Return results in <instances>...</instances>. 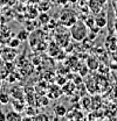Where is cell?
<instances>
[{
    "instance_id": "6da1fadb",
    "label": "cell",
    "mask_w": 117,
    "mask_h": 121,
    "mask_svg": "<svg viewBox=\"0 0 117 121\" xmlns=\"http://www.w3.org/2000/svg\"><path fill=\"white\" fill-rule=\"evenodd\" d=\"M87 26L86 23H82V22H78L76 21L73 26L70 27V36L74 41L76 42H82L86 40L88 35V30H87Z\"/></svg>"
},
{
    "instance_id": "7a4b0ae2",
    "label": "cell",
    "mask_w": 117,
    "mask_h": 121,
    "mask_svg": "<svg viewBox=\"0 0 117 121\" xmlns=\"http://www.w3.org/2000/svg\"><path fill=\"white\" fill-rule=\"evenodd\" d=\"M1 56H2V58L5 60L12 62V60L15 58V56H16V51H15L14 49H12V47H10V48L4 49V50L1 51Z\"/></svg>"
},
{
    "instance_id": "3957f363",
    "label": "cell",
    "mask_w": 117,
    "mask_h": 121,
    "mask_svg": "<svg viewBox=\"0 0 117 121\" xmlns=\"http://www.w3.org/2000/svg\"><path fill=\"white\" fill-rule=\"evenodd\" d=\"M24 117L20 114V112L18 111H11L6 114V120L7 121H16V120H22Z\"/></svg>"
},
{
    "instance_id": "277c9868",
    "label": "cell",
    "mask_w": 117,
    "mask_h": 121,
    "mask_svg": "<svg viewBox=\"0 0 117 121\" xmlns=\"http://www.w3.org/2000/svg\"><path fill=\"white\" fill-rule=\"evenodd\" d=\"M95 25L98 27V28H104L105 25H107V17L104 14H98L95 17Z\"/></svg>"
},
{
    "instance_id": "5b68a950",
    "label": "cell",
    "mask_w": 117,
    "mask_h": 121,
    "mask_svg": "<svg viewBox=\"0 0 117 121\" xmlns=\"http://www.w3.org/2000/svg\"><path fill=\"white\" fill-rule=\"evenodd\" d=\"M61 16H62V17L73 19V20L76 21V16H75V14H74V12H64ZM61 21H62V23H63V25H66L67 27H72V22H70V21H69V22H67V21H64V19H61Z\"/></svg>"
},
{
    "instance_id": "8992f818",
    "label": "cell",
    "mask_w": 117,
    "mask_h": 121,
    "mask_svg": "<svg viewBox=\"0 0 117 121\" xmlns=\"http://www.w3.org/2000/svg\"><path fill=\"white\" fill-rule=\"evenodd\" d=\"M54 113L58 117H64V115H67L68 112H67V108L63 105H56L54 107Z\"/></svg>"
},
{
    "instance_id": "52a82bcc",
    "label": "cell",
    "mask_w": 117,
    "mask_h": 121,
    "mask_svg": "<svg viewBox=\"0 0 117 121\" xmlns=\"http://www.w3.org/2000/svg\"><path fill=\"white\" fill-rule=\"evenodd\" d=\"M28 36H29V34H28V31L26 29H24V30H20L18 34H16V37L21 41V42H24V41H26L27 39H28Z\"/></svg>"
},
{
    "instance_id": "ba28073f",
    "label": "cell",
    "mask_w": 117,
    "mask_h": 121,
    "mask_svg": "<svg viewBox=\"0 0 117 121\" xmlns=\"http://www.w3.org/2000/svg\"><path fill=\"white\" fill-rule=\"evenodd\" d=\"M8 101H10V94L6 92L0 93V104L6 105V104H8Z\"/></svg>"
},
{
    "instance_id": "9c48e42d",
    "label": "cell",
    "mask_w": 117,
    "mask_h": 121,
    "mask_svg": "<svg viewBox=\"0 0 117 121\" xmlns=\"http://www.w3.org/2000/svg\"><path fill=\"white\" fill-rule=\"evenodd\" d=\"M20 44H21V41L18 37H15L12 41H10V47H12V48H18Z\"/></svg>"
},
{
    "instance_id": "30bf717a",
    "label": "cell",
    "mask_w": 117,
    "mask_h": 121,
    "mask_svg": "<svg viewBox=\"0 0 117 121\" xmlns=\"http://www.w3.org/2000/svg\"><path fill=\"white\" fill-rule=\"evenodd\" d=\"M88 64H93V65H89V68H90L91 70H95V69H97V65H98V63L94 60V58H91V60L89 58V60H88Z\"/></svg>"
},
{
    "instance_id": "8fae6325",
    "label": "cell",
    "mask_w": 117,
    "mask_h": 121,
    "mask_svg": "<svg viewBox=\"0 0 117 121\" xmlns=\"http://www.w3.org/2000/svg\"><path fill=\"white\" fill-rule=\"evenodd\" d=\"M32 119H34V120H48L49 117L46 115V114H40V115H35V117H33Z\"/></svg>"
},
{
    "instance_id": "7c38bea8",
    "label": "cell",
    "mask_w": 117,
    "mask_h": 121,
    "mask_svg": "<svg viewBox=\"0 0 117 121\" xmlns=\"http://www.w3.org/2000/svg\"><path fill=\"white\" fill-rule=\"evenodd\" d=\"M0 120H6V114H4L1 111H0Z\"/></svg>"
},
{
    "instance_id": "4fadbf2b",
    "label": "cell",
    "mask_w": 117,
    "mask_h": 121,
    "mask_svg": "<svg viewBox=\"0 0 117 121\" xmlns=\"http://www.w3.org/2000/svg\"><path fill=\"white\" fill-rule=\"evenodd\" d=\"M115 16H116V19H117V9L115 11Z\"/></svg>"
},
{
    "instance_id": "5bb4252c",
    "label": "cell",
    "mask_w": 117,
    "mask_h": 121,
    "mask_svg": "<svg viewBox=\"0 0 117 121\" xmlns=\"http://www.w3.org/2000/svg\"><path fill=\"white\" fill-rule=\"evenodd\" d=\"M0 86H1V79H0Z\"/></svg>"
}]
</instances>
